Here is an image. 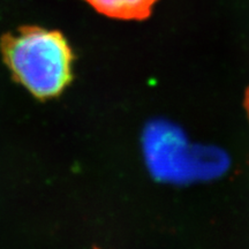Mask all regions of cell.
<instances>
[{"instance_id":"cell-1","label":"cell","mask_w":249,"mask_h":249,"mask_svg":"<svg viewBox=\"0 0 249 249\" xmlns=\"http://www.w3.org/2000/svg\"><path fill=\"white\" fill-rule=\"evenodd\" d=\"M0 45L15 80L37 98L54 97L70 85L73 52L59 31L23 27Z\"/></svg>"},{"instance_id":"cell-2","label":"cell","mask_w":249,"mask_h":249,"mask_svg":"<svg viewBox=\"0 0 249 249\" xmlns=\"http://www.w3.org/2000/svg\"><path fill=\"white\" fill-rule=\"evenodd\" d=\"M99 13L120 20H144L156 0H86Z\"/></svg>"},{"instance_id":"cell-3","label":"cell","mask_w":249,"mask_h":249,"mask_svg":"<svg viewBox=\"0 0 249 249\" xmlns=\"http://www.w3.org/2000/svg\"><path fill=\"white\" fill-rule=\"evenodd\" d=\"M246 107H247V111L249 114V88L247 90V93H246Z\"/></svg>"},{"instance_id":"cell-4","label":"cell","mask_w":249,"mask_h":249,"mask_svg":"<svg viewBox=\"0 0 249 249\" xmlns=\"http://www.w3.org/2000/svg\"><path fill=\"white\" fill-rule=\"evenodd\" d=\"M96 249H97V248H96Z\"/></svg>"}]
</instances>
